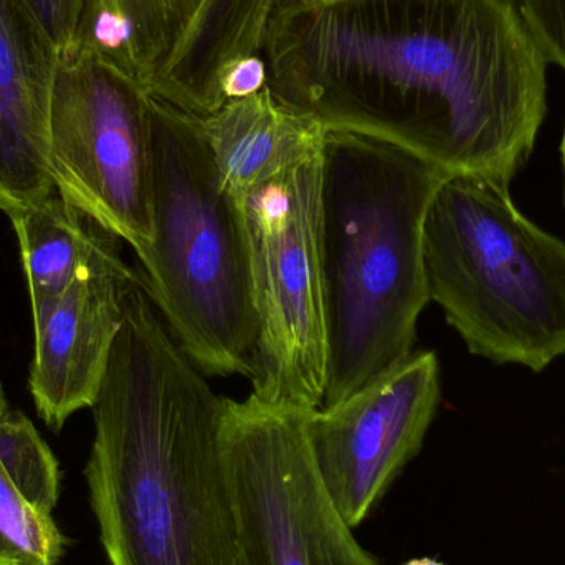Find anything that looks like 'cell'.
I'll list each match as a JSON object with an SVG mask.
<instances>
[{
	"instance_id": "obj_1",
	"label": "cell",
	"mask_w": 565,
	"mask_h": 565,
	"mask_svg": "<svg viewBox=\"0 0 565 565\" xmlns=\"http://www.w3.org/2000/svg\"><path fill=\"white\" fill-rule=\"evenodd\" d=\"M267 86L328 129L510 185L536 145L551 62L520 0H280Z\"/></svg>"
},
{
	"instance_id": "obj_2",
	"label": "cell",
	"mask_w": 565,
	"mask_h": 565,
	"mask_svg": "<svg viewBox=\"0 0 565 565\" xmlns=\"http://www.w3.org/2000/svg\"><path fill=\"white\" fill-rule=\"evenodd\" d=\"M225 397L129 288L93 404L89 500L111 565H241L225 471Z\"/></svg>"
},
{
	"instance_id": "obj_3",
	"label": "cell",
	"mask_w": 565,
	"mask_h": 565,
	"mask_svg": "<svg viewBox=\"0 0 565 565\" xmlns=\"http://www.w3.org/2000/svg\"><path fill=\"white\" fill-rule=\"evenodd\" d=\"M451 172L384 139L328 129L319 245L328 372L338 404L414 354L428 296L424 225Z\"/></svg>"
},
{
	"instance_id": "obj_4",
	"label": "cell",
	"mask_w": 565,
	"mask_h": 565,
	"mask_svg": "<svg viewBox=\"0 0 565 565\" xmlns=\"http://www.w3.org/2000/svg\"><path fill=\"white\" fill-rule=\"evenodd\" d=\"M151 244L146 292L205 375L250 379L258 342L247 232L201 118L152 96Z\"/></svg>"
},
{
	"instance_id": "obj_5",
	"label": "cell",
	"mask_w": 565,
	"mask_h": 565,
	"mask_svg": "<svg viewBox=\"0 0 565 565\" xmlns=\"http://www.w3.org/2000/svg\"><path fill=\"white\" fill-rule=\"evenodd\" d=\"M430 301L471 354L544 371L565 354V244L524 217L510 185L448 174L427 211Z\"/></svg>"
},
{
	"instance_id": "obj_6",
	"label": "cell",
	"mask_w": 565,
	"mask_h": 565,
	"mask_svg": "<svg viewBox=\"0 0 565 565\" xmlns=\"http://www.w3.org/2000/svg\"><path fill=\"white\" fill-rule=\"evenodd\" d=\"M321 161L322 151L237 199L258 321L252 395L305 411L321 407L328 372Z\"/></svg>"
},
{
	"instance_id": "obj_7",
	"label": "cell",
	"mask_w": 565,
	"mask_h": 565,
	"mask_svg": "<svg viewBox=\"0 0 565 565\" xmlns=\"http://www.w3.org/2000/svg\"><path fill=\"white\" fill-rule=\"evenodd\" d=\"M305 408L225 397L222 447L241 565H381L319 478Z\"/></svg>"
},
{
	"instance_id": "obj_8",
	"label": "cell",
	"mask_w": 565,
	"mask_h": 565,
	"mask_svg": "<svg viewBox=\"0 0 565 565\" xmlns=\"http://www.w3.org/2000/svg\"><path fill=\"white\" fill-rule=\"evenodd\" d=\"M152 95L93 53L60 62L50 111L56 192L135 254L152 238Z\"/></svg>"
},
{
	"instance_id": "obj_9",
	"label": "cell",
	"mask_w": 565,
	"mask_h": 565,
	"mask_svg": "<svg viewBox=\"0 0 565 565\" xmlns=\"http://www.w3.org/2000/svg\"><path fill=\"white\" fill-rule=\"evenodd\" d=\"M435 352H414L338 404L306 414L319 478L352 530L422 450L440 404Z\"/></svg>"
},
{
	"instance_id": "obj_10",
	"label": "cell",
	"mask_w": 565,
	"mask_h": 565,
	"mask_svg": "<svg viewBox=\"0 0 565 565\" xmlns=\"http://www.w3.org/2000/svg\"><path fill=\"white\" fill-rule=\"evenodd\" d=\"M138 281L132 270L95 271L78 278L49 311L33 318L30 392L53 430L95 404L121 328L126 295Z\"/></svg>"
},
{
	"instance_id": "obj_11",
	"label": "cell",
	"mask_w": 565,
	"mask_h": 565,
	"mask_svg": "<svg viewBox=\"0 0 565 565\" xmlns=\"http://www.w3.org/2000/svg\"><path fill=\"white\" fill-rule=\"evenodd\" d=\"M62 53L19 0H0V211L56 192L50 111Z\"/></svg>"
},
{
	"instance_id": "obj_12",
	"label": "cell",
	"mask_w": 565,
	"mask_h": 565,
	"mask_svg": "<svg viewBox=\"0 0 565 565\" xmlns=\"http://www.w3.org/2000/svg\"><path fill=\"white\" fill-rule=\"evenodd\" d=\"M201 126L222 182L235 199L319 154L328 135L321 121L289 108L268 86L228 99L201 118Z\"/></svg>"
},
{
	"instance_id": "obj_13",
	"label": "cell",
	"mask_w": 565,
	"mask_h": 565,
	"mask_svg": "<svg viewBox=\"0 0 565 565\" xmlns=\"http://www.w3.org/2000/svg\"><path fill=\"white\" fill-rule=\"evenodd\" d=\"M9 217L19 237L33 318L49 311L78 278L131 270L119 238L58 192Z\"/></svg>"
},
{
	"instance_id": "obj_14",
	"label": "cell",
	"mask_w": 565,
	"mask_h": 565,
	"mask_svg": "<svg viewBox=\"0 0 565 565\" xmlns=\"http://www.w3.org/2000/svg\"><path fill=\"white\" fill-rule=\"evenodd\" d=\"M278 0H202L181 55L156 98L204 118L225 103L222 79L234 63L262 56Z\"/></svg>"
},
{
	"instance_id": "obj_15",
	"label": "cell",
	"mask_w": 565,
	"mask_h": 565,
	"mask_svg": "<svg viewBox=\"0 0 565 565\" xmlns=\"http://www.w3.org/2000/svg\"><path fill=\"white\" fill-rule=\"evenodd\" d=\"M201 3L88 0L76 53L98 55L156 92L181 55Z\"/></svg>"
},
{
	"instance_id": "obj_16",
	"label": "cell",
	"mask_w": 565,
	"mask_h": 565,
	"mask_svg": "<svg viewBox=\"0 0 565 565\" xmlns=\"http://www.w3.org/2000/svg\"><path fill=\"white\" fill-rule=\"evenodd\" d=\"M60 470L49 445L29 418L0 417V531L26 565H55L63 536L53 520Z\"/></svg>"
},
{
	"instance_id": "obj_17",
	"label": "cell",
	"mask_w": 565,
	"mask_h": 565,
	"mask_svg": "<svg viewBox=\"0 0 565 565\" xmlns=\"http://www.w3.org/2000/svg\"><path fill=\"white\" fill-rule=\"evenodd\" d=\"M39 22L53 45L65 56L78 50L79 32L88 0H19Z\"/></svg>"
},
{
	"instance_id": "obj_18",
	"label": "cell",
	"mask_w": 565,
	"mask_h": 565,
	"mask_svg": "<svg viewBox=\"0 0 565 565\" xmlns=\"http://www.w3.org/2000/svg\"><path fill=\"white\" fill-rule=\"evenodd\" d=\"M524 17L551 63L565 72V0H520Z\"/></svg>"
},
{
	"instance_id": "obj_19",
	"label": "cell",
	"mask_w": 565,
	"mask_h": 565,
	"mask_svg": "<svg viewBox=\"0 0 565 565\" xmlns=\"http://www.w3.org/2000/svg\"><path fill=\"white\" fill-rule=\"evenodd\" d=\"M267 86V65L262 56H248L234 63L222 79L225 102L255 95Z\"/></svg>"
},
{
	"instance_id": "obj_20",
	"label": "cell",
	"mask_w": 565,
	"mask_h": 565,
	"mask_svg": "<svg viewBox=\"0 0 565 565\" xmlns=\"http://www.w3.org/2000/svg\"><path fill=\"white\" fill-rule=\"evenodd\" d=\"M0 565H26L22 554L2 531H0Z\"/></svg>"
},
{
	"instance_id": "obj_21",
	"label": "cell",
	"mask_w": 565,
	"mask_h": 565,
	"mask_svg": "<svg viewBox=\"0 0 565 565\" xmlns=\"http://www.w3.org/2000/svg\"><path fill=\"white\" fill-rule=\"evenodd\" d=\"M9 411L6 404V397H3L2 384H0V417Z\"/></svg>"
},
{
	"instance_id": "obj_22",
	"label": "cell",
	"mask_w": 565,
	"mask_h": 565,
	"mask_svg": "<svg viewBox=\"0 0 565 565\" xmlns=\"http://www.w3.org/2000/svg\"><path fill=\"white\" fill-rule=\"evenodd\" d=\"M405 565H444V564L435 563V561L424 559V561H414V563L405 564Z\"/></svg>"
},
{
	"instance_id": "obj_23",
	"label": "cell",
	"mask_w": 565,
	"mask_h": 565,
	"mask_svg": "<svg viewBox=\"0 0 565 565\" xmlns=\"http://www.w3.org/2000/svg\"><path fill=\"white\" fill-rule=\"evenodd\" d=\"M561 154H563V164H564V174H565V129H564L563 145H561Z\"/></svg>"
},
{
	"instance_id": "obj_24",
	"label": "cell",
	"mask_w": 565,
	"mask_h": 565,
	"mask_svg": "<svg viewBox=\"0 0 565 565\" xmlns=\"http://www.w3.org/2000/svg\"><path fill=\"white\" fill-rule=\"evenodd\" d=\"M278 2H280V0H278ZM278 2H277V3H278Z\"/></svg>"
}]
</instances>
